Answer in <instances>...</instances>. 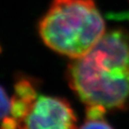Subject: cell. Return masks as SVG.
<instances>
[{
  "label": "cell",
  "instance_id": "1",
  "mask_svg": "<svg viewBox=\"0 0 129 129\" xmlns=\"http://www.w3.org/2000/svg\"><path fill=\"white\" fill-rule=\"evenodd\" d=\"M69 86L79 99L107 109H123L129 103V35L112 30L83 56L69 64Z\"/></svg>",
  "mask_w": 129,
  "mask_h": 129
},
{
  "label": "cell",
  "instance_id": "2",
  "mask_svg": "<svg viewBox=\"0 0 129 129\" xmlns=\"http://www.w3.org/2000/svg\"><path fill=\"white\" fill-rule=\"evenodd\" d=\"M38 29L45 45L75 59L102 38L105 22L94 0H52Z\"/></svg>",
  "mask_w": 129,
  "mask_h": 129
},
{
  "label": "cell",
  "instance_id": "3",
  "mask_svg": "<svg viewBox=\"0 0 129 129\" xmlns=\"http://www.w3.org/2000/svg\"><path fill=\"white\" fill-rule=\"evenodd\" d=\"M76 116L67 100L41 95L23 121V129H75Z\"/></svg>",
  "mask_w": 129,
  "mask_h": 129
},
{
  "label": "cell",
  "instance_id": "4",
  "mask_svg": "<svg viewBox=\"0 0 129 129\" xmlns=\"http://www.w3.org/2000/svg\"><path fill=\"white\" fill-rule=\"evenodd\" d=\"M14 96L30 104L33 105V103L37 100L36 83H33L31 79H29L27 77H21L17 79L14 83Z\"/></svg>",
  "mask_w": 129,
  "mask_h": 129
},
{
  "label": "cell",
  "instance_id": "5",
  "mask_svg": "<svg viewBox=\"0 0 129 129\" xmlns=\"http://www.w3.org/2000/svg\"><path fill=\"white\" fill-rule=\"evenodd\" d=\"M31 107V104L19 99L17 97L13 96L11 98L10 113L12 117H14L15 119H17L19 122L24 121V119L26 118V117L28 116Z\"/></svg>",
  "mask_w": 129,
  "mask_h": 129
},
{
  "label": "cell",
  "instance_id": "6",
  "mask_svg": "<svg viewBox=\"0 0 129 129\" xmlns=\"http://www.w3.org/2000/svg\"><path fill=\"white\" fill-rule=\"evenodd\" d=\"M108 109L100 104H88L86 105L85 115L87 120H100L103 119Z\"/></svg>",
  "mask_w": 129,
  "mask_h": 129
},
{
  "label": "cell",
  "instance_id": "7",
  "mask_svg": "<svg viewBox=\"0 0 129 129\" xmlns=\"http://www.w3.org/2000/svg\"><path fill=\"white\" fill-rule=\"evenodd\" d=\"M10 102L11 99H9L5 89L0 85V121L10 112Z\"/></svg>",
  "mask_w": 129,
  "mask_h": 129
},
{
  "label": "cell",
  "instance_id": "8",
  "mask_svg": "<svg viewBox=\"0 0 129 129\" xmlns=\"http://www.w3.org/2000/svg\"><path fill=\"white\" fill-rule=\"evenodd\" d=\"M79 129H114L104 119L87 120L79 127Z\"/></svg>",
  "mask_w": 129,
  "mask_h": 129
},
{
  "label": "cell",
  "instance_id": "9",
  "mask_svg": "<svg viewBox=\"0 0 129 129\" xmlns=\"http://www.w3.org/2000/svg\"><path fill=\"white\" fill-rule=\"evenodd\" d=\"M19 122L14 117H5L0 121V129H18Z\"/></svg>",
  "mask_w": 129,
  "mask_h": 129
},
{
  "label": "cell",
  "instance_id": "10",
  "mask_svg": "<svg viewBox=\"0 0 129 129\" xmlns=\"http://www.w3.org/2000/svg\"><path fill=\"white\" fill-rule=\"evenodd\" d=\"M18 129H23V127H22H22H21V128H18Z\"/></svg>",
  "mask_w": 129,
  "mask_h": 129
},
{
  "label": "cell",
  "instance_id": "11",
  "mask_svg": "<svg viewBox=\"0 0 129 129\" xmlns=\"http://www.w3.org/2000/svg\"><path fill=\"white\" fill-rule=\"evenodd\" d=\"M0 52H1V47H0Z\"/></svg>",
  "mask_w": 129,
  "mask_h": 129
}]
</instances>
